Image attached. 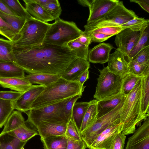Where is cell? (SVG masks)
I'll return each mask as SVG.
<instances>
[{"label":"cell","instance_id":"cell-35","mask_svg":"<svg viewBox=\"0 0 149 149\" xmlns=\"http://www.w3.org/2000/svg\"><path fill=\"white\" fill-rule=\"evenodd\" d=\"M9 8L18 17L28 19L32 17L18 0H2Z\"/></svg>","mask_w":149,"mask_h":149},{"label":"cell","instance_id":"cell-19","mask_svg":"<svg viewBox=\"0 0 149 149\" xmlns=\"http://www.w3.org/2000/svg\"><path fill=\"white\" fill-rule=\"evenodd\" d=\"M33 85L25 77L0 78V86L3 88L21 93H24L31 89Z\"/></svg>","mask_w":149,"mask_h":149},{"label":"cell","instance_id":"cell-36","mask_svg":"<svg viewBox=\"0 0 149 149\" xmlns=\"http://www.w3.org/2000/svg\"><path fill=\"white\" fill-rule=\"evenodd\" d=\"M141 77L130 73L126 74L123 78L121 93L127 96Z\"/></svg>","mask_w":149,"mask_h":149},{"label":"cell","instance_id":"cell-44","mask_svg":"<svg viewBox=\"0 0 149 149\" xmlns=\"http://www.w3.org/2000/svg\"><path fill=\"white\" fill-rule=\"evenodd\" d=\"M0 35L12 42L14 41V36L12 28L0 16Z\"/></svg>","mask_w":149,"mask_h":149},{"label":"cell","instance_id":"cell-12","mask_svg":"<svg viewBox=\"0 0 149 149\" xmlns=\"http://www.w3.org/2000/svg\"><path fill=\"white\" fill-rule=\"evenodd\" d=\"M122 126L120 123L109 127L96 137L89 149H110L116 136L121 132Z\"/></svg>","mask_w":149,"mask_h":149},{"label":"cell","instance_id":"cell-4","mask_svg":"<svg viewBox=\"0 0 149 149\" xmlns=\"http://www.w3.org/2000/svg\"><path fill=\"white\" fill-rule=\"evenodd\" d=\"M50 24L33 17L27 19L18 38L13 42L14 48L25 49L42 44Z\"/></svg>","mask_w":149,"mask_h":149},{"label":"cell","instance_id":"cell-32","mask_svg":"<svg viewBox=\"0 0 149 149\" xmlns=\"http://www.w3.org/2000/svg\"><path fill=\"white\" fill-rule=\"evenodd\" d=\"M7 133L21 141L26 142L33 137L38 134L36 130L28 127L25 124Z\"/></svg>","mask_w":149,"mask_h":149},{"label":"cell","instance_id":"cell-46","mask_svg":"<svg viewBox=\"0 0 149 149\" xmlns=\"http://www.w3.org/2000/svg\"><path fill=\"white\" fill-rule=\"evenodd\" d=\"M23 93L16 91H0V99L5 100L14 102Z\"/></svg>","mask_w":149,"mask_h":149},{"label":"cell","instance_id":"cell-9","mask_svg":"<svg viewBox=\"0 0 149 149\" xmlns=\"http://www.w3.org/2000/svg\"><path fill=\"white\" fill-rule=\"evenodd\" d=\"M100 74L93 97L97 101L108 98L121 93L123 78L111 72L107 67L99 70Z\"/></svg>","mask_w":149,"mask_h":149},{"label":"cell","instance_id":"cell-40","mask_svg":"<svg viewBox=\"0 0 149 149\" xmlns=\"http://www.w3.org/2000/svg\"><path fill=\"white\" fill-rule=\"evenodd\" d=\"M128 62L129 73L141 77L149 74V66H142L132 60Z\"/></svg>","mask_w":149,"mask_h":149},{"label":"cell","instance_id":"cell-23","mask_svg":"<svg viewBox=\"0 0 149 149\" xmlns=\"http://www.w3.org/2000/svg\"><path fill=\"white\" fill-rule=\"evenodd\" d=\"M149 74L142 77L141 113L144 119L149 116Z\"/></svg>","mask_w":149,"mask_h":149},{"label":"cell","instance_id":"cell-41","mask_svg":"<svg viewBox=\"0 0 149 149\" xmlns=\"http://www.w3.org/2000/svg\"><path fill=\"white\" fill-rule=\"evenodd\" d=\"M65 136L75 141L82 140L79 131L72 118L67 124Z\"/></svg>","mask_w":149,"mask_h":149},{"label":"cell","instance_id":"cell-26","mask_svg":"<svg viewBox=\"0 0 149 149\" xmlns=\"http://www.w3.org/2000/svg\"><path fill=\"white\" fill-rule=\"evenodd\" d=\"M25 77L32 84H38L47 86L56 81L61 76L60 74L34 73L30 74Z\"/></svg>","mask_w":149,"mask_h":149},{"label":"cell","instance_id":"cell-20","mask_svg":"<svg viewBox=\"0 0 149 149\" xmlns=\"http://www.w3.org/2000/svg\"><path fill=\"white\" fill-rule=\"evenodd\" d=\"M25 9L28 13L36 19L46 23L54 20L41 6L34 0H23Z\"/></svg>","mask_w":149,"mask_h":149},{"label":"cell","instance_id":"cell-2","mask_svg":"<svg viewBox=\"0 0 149 149\" xmlns=\"http://www.w3.org/2000/svg\"><path fill=\"white\" fill-rule=\"evenodd\" d=\"M85 87L77 81H68L60 77L55 82L45 87L32 104L30 110L55 104L77 95H82Z\"/></svg>","mask_w":149,"mask_h":149},{"label":"cell","instance_id":"cell-29","mask_svg":"<svg viewBox=\"0 0 149 149\" xmlns=\"http://www.w3.org/2000/svg\"><path fill=\"white\" fill-rule=\"evenodd\" d=\"M15 63L12 41L0 38V62Z\"/></svg>","mask_w":149,"mask_h":149},{"label":"cell","instance_id":"cell-48","mask_svg":"<svg viewBox=\"0 0 149 149\" xmlns=\"http://www.w3.org/2000/svg\"><path fill=\"white\" fill-rule=\"evenodd\" d=\"M90 37L91 42H101L107 40L113 36L104 34L97 32L85 31Z\"/></svg>","mask_w":149,"mask_h":149},{"label":"cell","instance_id":"cell-1","mask_svg":"<svg viewBox=\"0 0 149 149\" xmlns=\"http://www.w3.org/2000/svg\"><path fill=\"white\" fill-rule=\"evenodd\" d=\"M15 63L30 74H60L77 56L67 45L43 43L30 48H14Z\"/></svg>","mask_w":149,"mask_h":149},{"label":"cell","instance_id":"cell-17","mask_svg":"<svg viewBox=\"0 0 149 149\" xmlns=\"http://www.w3.org/2000/svg\"><path fill=\"white\" fill-rule=\"evenodd\" d=\"M115 48L109 43H100L88 51V59L89 62L104 64L107 62L111 50Z\"/></svg>","mask_w":149,"mask_h":149},{"label":"cell","instance_id":"cell-11","mask_svg":"<svg viewBox=\"0 0 149 149\" xmlns=\"http://www.w3.org/2000/svg\"><path fill=\"white\" fill-rule=\"evenodd\" d=\"M141 34V31H134L130 28H126L116 35L114 42L124 56L127 57Z\"/></svg>","mask_w":149,"mask_h":149},{"label":"cell","instance_id":"cell-14","mask_svg":"<svg viewBox=\"0 0 149 149\" xmlns=\"http://www.w3.org/2000/svg\"><path fill=\"white\" fill-rule=\"evenodd\" d=\"M45 86L33 85L29 90L24 92L15 101L13 102L14 109L25 113L30 110L33 102L42 91Z\"/></svg>","mask_w":149,"mask_h":149},{"label":"cell","instance_id":"cell-22","mask_svg":"<svg viewBox=\"0 0 149 149\" xmlns=\"http://www.w3.org/2000/svg\"><path fill=\"white\" fill-rule=\"evenodd\" d=\"M25 76L24 70L15 63L0 62V78H22Z\"/></svg>","mask_w":149,"mask_h":149},{"label":"cell","instance_id":"cell-18","mask_svg":"<svg viewBox=\"0 0 149 149\" xmlns=\"http://www.w3.org/2000/svg\"><path fill=\"white\" fill-rule=\"evenodd\" d=\"M67 124L64 123L43 121L35 128L41 138L65 135Z\"/></svg>","mask_w":149,"mask_h":149},{"label":"cell","instance_id":"cell-13","mask_svg":"<svg viewBox=\"0 0 149 149\" xmlns=\"http://www.w3.org/2000/svg\"><path fill=\"white\" fill-rule=\"evenodd\" d=\"M118 0H92L89 7V14L87 24L97 20L112 9Z\"/></svg>","mask_w":149,"mask_h":149},{"label":"cell","instance_id":"cell-49","mask_svg":"<svg viewBox=\"0 0 149 149\" xmlns=\"http://www.w3.org/2000/svg\"><path fill=\"white\" fill-rule=\"evenodd\" d=\"M67 138V143L66 149H85L87 148L86 144L82 140L75 141Z\"/></svg>","mask_w":149,"mask_h":149},{"label":"cell","instance_id":"cell-37","mask_svg":"<svg viewBox=\"0 0 149 149\" xmlns=\"http://www.w3.org/2000/svg\"><path fill=\"white\" fill-rule=\"evenodd\" d=\"M14 109L13 102L0 99V128L4 125Z\"/></svg>","mask_w":149,"mask_h":149},{"label":"cell","instance_id":"cell-34","mask_svg":"<svg viewBox=\"0 0 149 149\" xmlns=\"http://www.w3.org/2000/svg\"><path fill=\"white\" fill-rule=\"evenodd\" d=\"M141 36L136 45L132 48L127 57L128 62L130 61L140 51L149 46V28L141 31Z\"/></svg>","mask_w":149,"mask_h":149},{"label":"cell","instance_id":"cell-21","mask_svg":"<svg viewBox=\"0 0 149 149\" xmlns=\"http://www.w3.org/2000/svg\"><path fill=\"white\" fill-rule=\"evenodd\" d=\"M125 96L121 93L112 97L97 101V118L115 109Z\"/></svg>","mask_w":149,"mask_h":149},{"label":"cell","instance_id":"cell-3","mask_svg":"<svg viewBox=\"0 0 149 149\" xmlns=\"http://www.w3.org/2000/svg\"><path fill=\"white\" fill-rule=\"evenodd\" d=\"M142 77L126 97L120 114L121 133L125 135L133 134L138 126L144 119L141 113Z\"/></svg>","mask_w":149,"mask_h":149},{"label":"cell","instance_id":"cell-8","mask_svg":"<svg viewBox=\"0 0 149 149\" xmlns=\"http://www.w3.org/2000/svg\"><path fill=\"white\" fill-rule=\"evenodd\" d=\"M138 17L134 11L126 8L123 1H119L112 9L101 18L84 27L85 31H88L102 27L120 26Z\"/></svg>","mask_w":149,"mask_h":149},{"label":"cell","instance_id":"cell-16","mask_svg":"<svg viewBox=\"0 0 149 149\" xmlns=\"http://www.w3.org/2000/svg\"><path fill=\"white\" fill-rule=\"evenodd\" d=\"M90 67V64L88 60L77 57L60 75L61 77L66 80L77 81L79 77L88 70Z\"/></svg>","mask_w":149,"mask_h":149},{"label":"cell","instance_id":"cell-28","mask_svg":"<svg viewBox=\"0 0 149 149\" xmlns=\"http://www.w3.org/2000/svg\"><path fill=\"white\" fill-rule=\"evenodd\" d=\"M25 123L21 111L18 110L13 111L4 125L0 134L8 133Z\"/></svg>","mask_w":149,"mask_h":149},{"label":"cell","instance_id":"cell-24","mask_svg":"<svg viewBox=\"0 0 149 149\" xmlns=\"http://www.w3.org/2000/svg\"><path fill=\"white\" fill-rule=\"evenodd\" d=\"M75 102L72 108V117L77 127L80 130L84 115L90 105L95 101Z\"/></svg>","mask_w":149,"mask_h":149},{"label":"cell","instance_id":"cell-52","mask_svg":"<svg viewBox=\"0 0 149 149\" xmlns=\"http://www.w3.org/2000/svg\"><path fill=\"white\" fill-rule=\"evenodd\" d=\"M0 11L6 14L17 16L3 1L2 0H0Z\"/></svg>","mask_w":149,"mask_h":149},{"label":"cell","instance_id":"cell-51","mask_svg":"<svg viewBox=\"0 0 149 149\" xmlns=\"http://www.w3.org/2000/svg\"><path fill=\"white\" fill-rule=\"evenodd\" d=\"M130 1L131 2H134L138 3L142 9L149 13V0H131Z\"/></svg>","mask_w":149,"mask_h":149},{"label":"cell","instance_id":"cell-43","mask_svg":"<svg viewBox=\"0 0 149 149\" xmlns=\"http://www.w3.org/2000/svg\"><path fill=\"white\" fill-rule=\"evenodd\" d=\"M125 29L121 26L112 27H102L88 31H85L89 32H97L104 34L112 35H116L120 31Z\"/></svg>","mask_w":149,"mask_h":149},{"label":"cell","instance_id":"cell-6","mask_svg":"<svg viewBox=\"0 0 149 149\" xmlns=\"http://www.w3.org/2000/svg\"><path fill=\"white\" fill-rule=\"evenodd\" d=\"M69 99L41 108L30 109L26 112L25 113L28 116L26 123L35 128L43 121L67 124L69 121L65 114L64 107Z\"/></svg>","mask_w":149,"mask_h":149},{"label":"cell","instance_id":"cell-27","mask_svg":"<svg viewBox=\"0 0 149 149\" xmlns=\"http://www.w3.org/2000/svg\"><path fill=\"white\" fill-rule=\"evenodd\" d=\"M44 149H66L67 140L64 135L41 138Z\"/></svg>","mask_w":149,"mask_h":149},{"label":"cell","instance_id":"cell-50","mask_svg":"<svg viewBox=\"0 0 149 149\" xmlns=\"http://www.w3.org/2000/svg\"><path fill=\"white\" fill-rule=\"evenodd\" d=\"M74 40L87 46H89L92 42L90 37L85 31L77 38Z\"/></svg>","mask_w":149,"mask_h":149},{"label":"cell","instance_id":"cell-5","mask_svg":"<svg viewBox=\"0 0 149 149\" xmlns=\"http://www.w3.org/2000/svg\"><path fill=\"white\" fill-rule=\"evenodd\" d=\"M83 32L75 22L59 18L51 24L43 43L60 46H66L68 42L77 38Z\"/></svg>","mask_w":149,"mask_h":149},{"label":"cell","instance_id":"cell-30","mask_svg":"<svg viewBox=\"0 0 149 149\" xmlns=\"http://www.w3.org/2000/svg\"><path fill=\"white\" fill-rule=\"evenodd\" d=\"M26 142H22L8 133L0 134V149H24Z\"/></svg>","mask_w":149,"mask_h":149},{"label":"cell","instance_id":"cell-47","mask_svg":"<svg viewBox=\"0 0 149 149\" xmlns=\"http://www.w3.org/2000/svg\"><path fill=\"white\" fill-rule=\"evenodd\" d=\"M126 136L121 132L115 137L110 149H124Z\"/></svg>","mask_w":149,"mask_h":149},{"label":"cell","instance_id":"cell-15","mask_svg":"<svg viewBox=\"0 0 149 149\" xmlns=\"http://www.w3.org/2000/svg\"><path fill=\"white\" fill-rule=\"evenodd\" d=\"M107 62V67L109 70L122 78L129 73L128 62L125 59L123 54L118 48L109 54Z\"/></svg>","mask_w":149,"mask_h":149},{"label":"cell","instance_id":"cell-39","mask_svg":"<svg viewBox=\"0 0 149 149\" xmlns=\"http://www.w3.org/2000/svg\"><path fill=\"white\" fill-rule=\"evenodd\" d=\"M68 47L76 54L77 57L88 60L89 46L73 40L67 44Z\"/></svg>","mask_w":149,"mask_h":149},{"label":"cell","instance_id":"cell-25","mask_svg":"<svg viewBox=\"0 0 149 149\" xmlns=\"http://www.w3.org/2000/svg\"><path fill=\"white\" fill-rule=\"evenodd\" d=\"M0 16L11 26L14 36L13 41L16 40L27 19L17 16L6 14L1 11Z\"/></svg>","mask_w":149,"mask_h":149},{"label":"cell","instance_id":"cell-10","mask_svg":"<svg viewBox=\"0 0 149 149\" xmlns=\"http://www.w3.org/2000/svg\"><path fill=\"white\" fill-rule=\"evenodd\" d=\"M125 149H149L148 117L128 138Z\"/></svg>","mask_w":149,"mask_h":149},{"label":"cell","instance_id":"cell-42","mask_svg":"<svg viewBox=\"0 0 149 149\" xmlns=\"http://www.w3.org/2000/svg\"><path fill=\"white\" fill-rule=\"evenodd\" d=\"M131 60L142 66H149V46L141 49Z\"/></svg>","mask_w":149,"mask_h":149},{"label":"cell","instance_id":"cell-45","mask_svg":"<svg viewBox=\"0 0 149 149\" xmlns=\"http://www.w3.org/2000/svg\"><path fill=\"white\" fill-rule=\"evenodd\" d=\"M82 95L78 94L70 98L65 104L64 107V113L69 122L71 118L73 106L77 100L81 97Z\"/></svg>","mask_w":149,"mask_h":149},{"label":"cell","instance_id":"cell-33","mask_svg":"<svg viewBox=\"0 0 149 149\" xmlns=\"http://www.w3.org/2000/svg\"><path fill=\"white\" fill-rule=\"evenodd\" d=\"M36 2L43 7L54 20L59 18L62 10L57 0H36Z\"/></svg>","mask_w":149,"mask_h":149},{"label":"cell","instance_id":"cell-31","mask_svg":"<svg viewBox=\"0 0 149 149\" xmlns=\"http://www.w3.org/2000/svg\"><path fill=\"white\" fill-rule=\"evenodd\" d=\"M97 101H94L89 106L84 117L79 132L81 133L91 126L97 118Z\"/></svg>","mask_w":149,"mask_h":149},{"label":"cell","instance_id":"cell-38","mask_svg":"<svg viewBox=\"0 0 149 149\" xmlns=\"http://www.w3.org/2000/svg\"><path fill=\"white\" fill-rule=\"evenodd\" d=\"M149 20L136 17L121 26L125 29L130 28L134 31H143L149 26Z\"/></svg>","mask_w":149,"mask_h":149},{"label":"cell","instance_id":"cell-7","mask_svg":"<svg viewBox=\"0 0 149 149\" xmlns=\"http://www.w3.org/2000/svg\"><path fill=\"white\" fill-rule=\"evenodd\" d=\"M126 97L113 110L98 118L91 126L80 133L81 139L85 143L87 148L89 149L96 137L109 127L120 123V113Z\"/></svg>","mask_w":149,"mask_h":149},{"label":"cell","instance_id":"cell-54","mask_svg":"<svg viewBox=\"0 0 149 149\" xmlns=\"http://www.w3.org/2000/svg\"><path fill=\"white\" fill-rule=\"evenodd\" d=\"M92 0H80L78 1V3L84 6L89 7Z\"/></svg>","mask_w":149,"mask_h":149},{"label":"cell","instance_id":"cell-53","mask_svg":"<svg viewBox=\"0 0 149 149\" xmlns=\"http://www.w3.org/2000/svg\"><path fill=\"white\" fill-rule=\"evenodd\" d=\"M89 71L87 70L82 73L78 78L77 81L82 86H84V83L89 79Z\"/></svg>","mask_w":149,"mask_h":149}]
</instances>
